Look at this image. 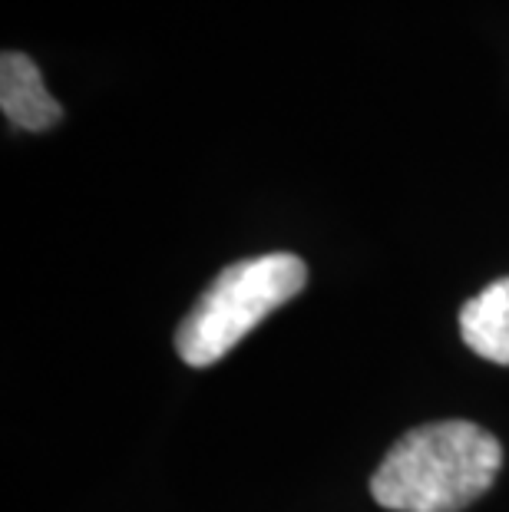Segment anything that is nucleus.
<instances>
[{"label": "nucleus", "instance_id": "2", "mask_svg": "<svg viewBox=\"0 0 509 512\" xmlns=\"http://www.w3.org/2000/svg\"><path fill=\"white\" fill-rule=\"evenodd\" d=\"M305 285V261L288 252L245 258L222 268L179 324V357L189 367L222 361L245 334H252L268 314L288 304Z\"/></svg>", "mask_w": 509, "mask_h": 512}, {"label": "nucleus", "instance_id": "1", "mask_svg": "<svg viewBox=\"0 0 509 512\" xmlns=\"http://www.w3.org/2000/svg\"><path fill=\"white\" fill-rule=\"evenodd\" d=\"M500 463V440L476 423H427L387 450L371 496L391 512H460L490 493Z\"/></svg>", "mask_w": 509, "mask_h": 512}, {"label": "nucleus", "instance_id": "3", "mask_svg": "<svg viewBox=\"0 0 509 512\" xmlns=\"http://www.w3.org/2000/svg\"><path fill=\"white\" fill-rule=\"evenodd\" d=\"M0 106H4V116L10 123L30 129V133L50 129L63 119L60 103L43 86L37 63L27 53L14 50H7L0 57Z\"/></svg>", "mask_w": 509, "mask_h": 512}, {"label": "nucleus", "instance_id": "4", "mask_svg": "<svg viewBox=\"0 0 509 512\" xmlns=\"http://www.w3.org/2000/svg\"><path fill=\"white\" fill-rule=\"evenodd\" d=\"M460 337L483 361L509 364V278L493 281L463 304Z\"/></svg>", "mask_w": 509, "mask_h": 512}]
</instances>
